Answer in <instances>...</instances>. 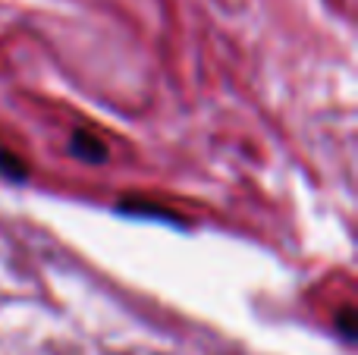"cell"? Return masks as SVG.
<instances>
[{"label":"cell","mask_w":358,"mask_h":355,"mask_svg":"<svg viewBox=\"0 0 358 355\" xmlns=\"http://www.w3.org/2000/svg\"><path fill=\"white\" fill-rule=\"evenodd\" d=\"M69 151H73L79 161H85V164H104L107 161V145L88 129H76L73 132V138H69Z\"/></svg>","instance_id":"cell-1"},{"label":"cell","mask_w":358,"mask_h":355,"mask_svg":"<svg viewBox=\"0 0 358 355\" xmlns=\"http://www.w3.org/2000/svg\"><path fill=\"white\" fill-rule=\"evenodd\" d=\"M25 173H29L25 164L19 161V157H13V151L0 148V176H6V180H13V182H22Z\"/></svg>","instance_id":"cell-2"},{"label":"cell","mask_w":358,"mask_h":355,"mask_svg":"<svg viewBox=\"0 0 358 355\" xmlns=\"http://www.w3.org/2000/svg\"><path fill=\"white\" fill-rule=\"evenodd\" d=\"M340 331H343V337H346V340H352V308H346V312H343Z\"/></svg>","instance_id":"cell-3"}]
</instances>
